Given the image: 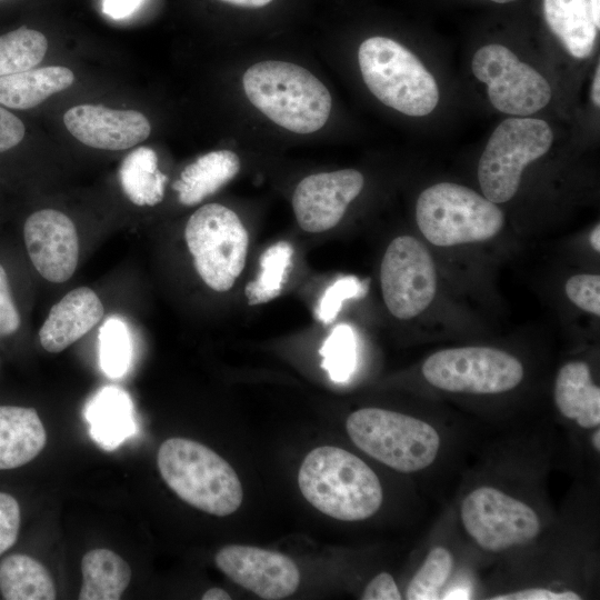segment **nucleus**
<instances>
[{
  "label": "nucleus",
  "mask_w": 600,
  "mask_h": 600,
  "mask_svg": "<svg viewBox=\"0 0 600 600\" xmlns=\"http://www.w3.org/2000/svg\"><path fill=\"white\" fill-rule=\"evenodd\" d=\"M298 484L309 503L341 521L366 520L383 502L377 473L358 456L339 447L311 450L299 469Z\"/></svg>",
  "instance_id": "nucleus-1"
},
{
  "label": "nucleus",
  "mask_w": 600,
  "mask_h": 600,
  "mask_svg": "<svg viewBox=\"0 0 600 600\" xmlns=\"http://www.w3.org/2000/svg\"><path fill=\"white\" fill-rule=\"evenodd\" d=\"M242 86L249 101L272 122L309 134L328 121L332 99L327 87L296 63L266 60L247 69Z\"/></svg>",
  "instance_id": "nucleus-2"
},
{
  "label": "nucleus",
  "mask_w": 600,
  "mask_h": 600,
  "mask_svg": "<svg viewBox=\"0 0 600 600\" xmlns=\"http://www.w3.org/2000/svg\"><path fill=\"white\" fill-rule=\"evenodd\" d=\"M346 430L359 450L401 473L428 470L443 450L434 424L389 409H358L348 416Z\"/></svg>",
  "instance_id": "nucleus-3"
},
{
  "label": "nucleus",
  "mask_w": 600,
  "mask_h": 600,
  "mask_svg": "<svg viewBox=\"0 0 600 600\" xmlns=\"http://www.w3.org/2000/svg\"><path fill=\"white\" fill-rule=\"evenodd\" d=\"M157 466L167 486L184 502L209 514L238 510L243 490L234 469L207 446L169 438L160 446Z\"/></svg>",
  "instance_id": "nucleus-4"
},
{
  "label": "nucleus",
  "mask_w": 600,
  "mask_h": 600,
  "mask_svg": "<svg viewBox=\"0 0 600 600\" xmlns=\"http://www.w3.org/2000/svg\"><path fill=\"white\" fill-rule=\"evenodd\" d=\"M458 517L468 540L489 554L526 548L536 542L546 528L538 507L492 483L471 488L459 503Z\"/></svg>",
  "instance_id": "nucleus-5"
},
{
  "label": "nucleus",
  "mask_w": 600,
  "mask_h": 600,
  "mask_svg": "<svg viewBox=\"0 0 600 600\" xmlns=\"http://www.w3.org/2000/svg\"><path fill=\"white\" fill-rule=\"evenodd\" d=\"M358 62L366 86L383 104L411 117L427 116L437 107L433 76L399 42L369 38L359 47Z\"/></svg>",
  "instance_id": "nucleus-6"
},
{
  "label": "nucleus",
  "mask_w": 600,
  "mask_h": 600,
  "mask_svg": "<svg viewBox=\"0 0 600 600\" xmlns=\"http://www.w3.org/2000/svg\"><path fill=\"white\" fill-rule=\"evenodd\" d=\"M416 220L422 236L438 247L487 241L504 224L497 203L452 182L436 183L420 193Z\"/></svg>",
  "instance_id": "nucleus-7"
},
{
  "label": "nucleus",
  "mask_w": 600,
  "mask_h": 600,
  "mask_svg": "<svg viewBox=\"0 0 600 600\" xmlns=\"http://www.w3.org/2000/svg\"><path fill=\"white\" fill-rule=\"evenodd\" d=\"M184 238L194 268L214 291L230 290L247 259L249 234L240 218L219 203H207L189 218Z\"/></svg>",
  "instance_id": "nucleus-8"
},
{
  "label": "nucleus",
  "mask_w": 600,
  "mask_h": 600,
  "mask_svg": "<svg viewBox=\"0 0 600 600\" xmlns=\"http://www.w3.org/2000/svg\"><path fill=\"white\" fill-rule=\"evenodd\" d=\"M424 380L450 393L491 396L516 389L524 378L522 362L508 351L482 346L448 348L421 367Z\"/></svg>",
  "instance_id": "nucleus-9"
},
{
  "label": "nucleus",
  "mask_w": 600,
  "mask_h": 600,
  "mask_svg": "<svg viewBox=\"0 0 600 600\" xmlns=\"http://www.w3.org/2000/svg\"><path fill=\"white\" fill-rule=\"evenodd\" d=\"M550 126L536 118H508L492 132L480 157L478 180L483 196L503 203L517 193L524 168L548 152Z\"/></svg>",
  "instance_id": "nucleus-10"
},
{
  "label": "nucleus",
  "mask_w": 600,
  "mask_h": 600,
  "mask_svg": "<svg viewBox=\"0 0 600 600\" xmlns=\"http://www.w3.org/2000/svg\"><path fill=\"white\" fill-rule=\"evenodd\" d=\"M437 270L427 247L417 238H394L383 254L380 286L389 312L409 320L422 313L437 293Z\"/></svg>",
  "instance_id": "nucleus-11"
},
{
  "label": "nucleus",
  "mask_w": 600,
  "mask_h": 600,
  "mask_svg": "<svg viewBox=\"0 0 600 600\" xmlns=\"http://www.w3.org/2000/svg\"><path fill=\"white\" fill-rule=\"evenodd\" d=\"M471 69L487 84L492 106L503 113L526 117L544 108L551 99L547 79L504 46L491 43L478 49Z\"/></svg>",
  "instance_id": "nucleus-12"
},
{
  "label": "nucleus",
  "mask_w": 600,
  "mask_h": 600,
  "mask_svg": "<svg viewBox=\"0 0 600 600\" xmlns=\"http://www.w3.org/2000/svg\"><path fill=\"white\" fill-rule=\"evenodd\" d=\"M214 562L230 580L266 600H279L296 592L300 572L286 554L258 547L229 544Z\"/></svg>",
  "instance_id": "nucleus-13"
},
{
  "label": "nucleus",
  "mask_w": 600,
  "mask_h": 600,
  "mask_svg": "<svg viewBox=\"0 0 600 600\" xmlns=\"http://www.w3.org/2000/svg\"><path fill=\"white\" fill-rule=\"evenodd\" d=\"M363 184L362 173L354 169L313 173L303 178L292 196L299 227L311 233L336 227Z\"/></svg>",
  "instance_id": "nucleus-14"
},
{
  "label": "nucleus",
  "mask_w": 600,
  "mask_h": 600,
  "mask_svg": "<svg viewBox=\"0 0 600 600\" xmlns=\"http://www.w3.org/2000/svg\"><path fill=\"white\" fill-rule=\"evenodd\" d=\"M23 237L40 276L56 283L72 277L79 259V239L69 217L54 209L36 211L24 223Z\"/></svg>",
  "instance_id": "nucleus-15"
},
{
  "label": "nucleus",
  "mask_w": 600,
  "mask_h": 600,
  "mask_svg": "<svg viewBox=\"0 0 600 600\" xmlns=\"http://www.w3.org/2000/svg\"><path fill=\"white\" fill-rule=\"evenodd\" d=\"M68 131L83 144L102 150H124L144 141L151 126L136 110H114L103 106L79 104L63 116Z\"/></svg>",
  "instance_id": "nucleus-16"
},
{
  "label": "nucleus",
  "mask_w": 600,
  "mask_h": 600,
  "mask_svg": "<svg viewBox=\"0 0 600 600\" xmlns=\"http://www.w3.org/2000/svg\"><path fill=\"white\" fill-rule=\"evenodd\" d=\"M102 316V302L92 289H73L51 308L39 331L40 343L58 353L89 332Z\"/></svg>",
  "instance_id": "nucleus-17"
},
{
  "label": "nucleus",
  "mask_w": 600,
  "mask_h": 600,
  "mask_svg": "<svg viewBox=\"0 0 600 600\" xmlns=\"http://www.w3.org/2000/svg\"><path fill=\"white\" fill-rule=\"evenodd\" d=\"M553 401L560 416L582 430L600 428V388L581 360L564 363L556 376Z\"/></svg>",
  "instance_id": "nucleus-18"
},
{
  "label": "nucleus",
  "mask_w": 600,
  "mask_h": 600,
  "mask_svg": "<svg viewBox=\"0 0 600 600\" xmlns=\"http://www.w3.org/2000/svg\"><path fill=\"white\" fill-rule=\"evenodd\" d=\"M46 443L47 432L34 408L0 406V471L31 462Z\"/></svg>",
  "instance_id": "nucleus-19"
},
{
  "label": "nucleus",
  "mask_w": 600,
  "mask_h": 600,
  "mask_svg": "<svg viewBox=\"0 0 600 600\" xmlns=\"http://www.w3.org/2000/svg\"><path fill=\"white\" fill-rule=\"evenodd\" d=\"M84 417L91 438L106 450L116 449L137 432L131 398L114 386L103 387L91 397Z\"/></svg>",
  "instance_id": "nucleus-20"
},
{
  "label": "nucleus",
  "mask_w": 600,
  "mask_h": 600,
  "mask_svg": "<svg viewBox=\"0 0 600 600\" xmlns=\"http://www.w3.org/2000/svg\"><path fill=\"white\" fill-rule=\"evenodd\" d=\"M239 170L237 153L227 149L211 151L188 164L172 189L178 192L180 203L196 206L232 180Z\"/></svg>",
  "instance_id": "nucleus-21"
},
{
  "label": "nucleus",
  "mask_w": 600,
  "mask_h": 600,
  "mask_svg": "<svg viewBox=\"0 0 600 600\" xmlns=\"http://www.w3.org/2000/svg\"><path fill=\"white\" fill-rule=\"evenodd\" d=\"M543 14L550 30L573 58L591 54L599 28L590 0H543Z\"/></svg>",
  "instance_id": "nucleus-22"
},
{
  "label": "nucleus",
  "mask_w": 600,
  "mask_h": 600,
  "mask_svg": "<svg viewBox=\"0 0 600 600\" xmlns=\"http://www.w3.org/2000/svg\"><path fill=\"white\" fill-rule=\"evenodd\" d=\"M74 81L67 67L50 66L0 77V103L26 110L44 101L53 93L69 88Z\"/></svg>",
  "instance_id": "nucleus-23"
},
{
  "label": "nucleus",
  "mask_w": 600,
  "mask_h": 600,
  "mask_svg": "<svg viewBox=\"0 0 600 600\" xmlns=\"http://www.w3.org/2000/svg\"><path fill=\"white\" fill-rule=\"evenodd\" d=\"M0 594L6 600H53L57 590L40 561L14 552L0 560Z\"/></svg>",
  "instance_id": "nucleus-24"
},
{
  "label": "nucleus",
  "mask_w": 600,
  "mask_h": 600,
  "mask_svg": "<svg viewBox=\"0 0 600 600\" xmlns=\"http://www.w3.org/2000/svg\"><path fill=\"white\" fill-rule=\"evenodd\" d=\"M82 587L79 600H118L128 588L131 569L128 562L109 549L88 551L81 560Z\"/></svg>",
  "instance_id": "nucleus-25"
},
{
  "label": "nucleus",
  "mask_w": 600,
  "mask_h": 600,
  "mask_svg": "<svg viewBox=\"0 0 600 600\" xmlns=\"http://www.w3.org/2000/svg\"><path fill=\"white\" fill-rule=\"evenodd\" d=\"M119 180L123 192L132 203L153 207L162 201L168 178L158 168L154 150L140 147L122 160Z\"/></svg>",
  "instance_id": "nucleus-26"
},
{
  "label": "nucleus",
  "mask_w": 600,
  "mask_h": 600,
  "mask_svg": "<svg viewBox=\"0 0 600 600\" xmlns=\"http://www.w3.org/2000/svg\"><path fill=\"white\" fill-rule=\"evenodd\" d=\"M293 247L286 240L267 248L259 259L260 271L244 288L249 306L269 302L282 293L292 268Z\"/></svg>",
  "instance_id": "nucleus-27"
},
{
  "label": "nucleus",
  "mask_w": 600,
  "mask_h": 600,
  "mask_svg": "<svg viewBox=\"0 0 600 600\" xmlns=\"http://www.w3.org/2000/svg\"><path fill=\"white\" fill-rule=\"evenodd\" d=\"M454 569L456 557L452 550L444 544H434L409 580L404 598L407 600L442 599Z\"/></svg>",
  "instance_id": "nucleus-28"
},
{
  "label": "nucleus",
  "mask_w": 600,
  "mask_h": 600,
  "mask_svg": "<svg viewBox=\"0 0 600 600\" xmlns=\"http://www.w3.org/2000/svg\"><path fill=\"white\" fill-rule=\"evenodd\" d=\"M47 49L44 34L27 27L0 36V77L33 69Z\"/></svg>",
  "instance_id": "nucleus-29"
},
{
  "label": "nucleus",
  "mask_w": 600,
  "mask_h": 600,
  "mask_svg": "<svg viewBox=\"0 0 600 600\" xmlns=\"http://www.w3.org/2000/svg\"><path fill=\"white\" fill-rule=\"evenodd\" d=\"M132 339L126 322L111 317L99 330L100 367L109 378L127 373L132 360Z\"/></svg>",
  "instance_id": "nucleus-30"
},
{
  "label": "nucleus",
  "mask_w": 600,
  "mask_h": 600,
  "mask_svg": "<svg viewBox=\"0 0 600 600\" xmlns=\"http://www.w3.org/2000/svg\"><path fill=\"white\" fill-rule=\"evenodd\" d=\"M321 367L334 382H344L352 374L357 361V341L353 329L344 323L336 326L320 350Z\"/></svg>",
  "instance_id": "nucleus-31"
},
{
  "label": "nucleus",
  "mask_w": 600,
  "mask_h": 600,
  "mask_svg": "<svg viewBox=\"0 0 600 600\" xmlns=\"http://www.w3.org/2000/svg\"><path fill=\"white\" fill-rule=\"evenodd\" d=\"M366 293L363 283L354 276H346L334 281L320 298L317 318L324 324L331 323L341 310L343 301Z\"/></svg>",
  "instance_id": "nucleus-32"
},
{
  "label": "nucleus",
  "mask_w": 600,
  "mask_h": 600,
  "mask_svg": "<svg viewBox=\"0 0 600 600\" xmlns=\"http://www.w3.org/2000/svg\"><path fill=\"white\" fill-rule=\"evenodd\" d=\"M568 299L578 308L600 316V276L579 273L570 277L564 286Z\"/></svg>",
  "instance_id": "nucleus-33"
},
{
  "label": "nucleus",
  "mask_w": 600,
  "mask_h": 600,
  "mask_svg": "<svg viewBox=\"0 0 600 600\" xmlns=\"http://www.w3.org/2000/svg\"><path fill=\"white\" fill-rule=\"evenodd\" d=\"M21 527V507L17 498L0 491V557L18 540Z\"/></svg>",
  "instance_id": "nucleus-34"
},
{
  "label": "nucleus",
  "mask_w": 600,
  "mask_h": 600,
  "mask_svg": "<svg viewBox=\"0 0 600 600\" xmlns=\"http://www.w3.org/2000/svg\"><path fill=\"white\" fill-rule=\"evenodd\" d=\"M488 598L490 600H578L581 596L571 589L538 586L501 591Z\"/></svg>",
  "instance_id": "nucleus-35"
},
{
  "label": "nucleus",
  "mask_w": 600,
  "mask_h": 600,
  "mask_svg": "<svg viewBox=\"0 0 600 600\" xmlns=\"http://www.w3.org/2000/svg\"><path fill=\"white\" fill-rule=\"evenodd\" d=\"M20 327V314L10 293L4 268L0 264V337L16 332Z\"/></svg>",
  "instance_id": "nucleus-36"
},
{
  "label": "nucleus",
  "mask_w": 600,
  "mask_h": 600,
  "mask_svg": "<svg viewBox=\"0 0 600 600\" xmlns=\"http://www.w3.org/2000/svg\"><path fill=\"white\" fill-rule=\"evenodd\" d=\"M360 598L363 600H400L403 597L393 577L388 572H381L369 581Z\"/></svg>",
  "instance_id": "nucleus-37"
},
{
  "label": "nucleus",
  "mask_w": 600,
  "mask_h": 600,
  "mask_svg": "<svg viewBox=\"0 0 600 600\" xmlns=\"http://www.w3.org/2000/svg\"><path fill=\"white\" fill-rule=\"evenodd\" d=\"M24 136L22 121L10 111L0 107V152L17 146Z\"/></svg>",
  "instance_id": "nucleus-38"
},
{
  "label": "nucleus",
  "mask_w": 600,
  "mask_h": 600,
  "mask_svg": "<svg viewBox=\"0 0 600 600\" xmlns=\"http://www.w3.org/2000/svg\"><path fill=\"white\" fill-rule=\"evenodd\" d=\"M142 0H103L102 11L112 19H123L133 13Z\"/></svg>",
  "instance_id": "nucleus-39"
},
{
  "label": "nucleus",
  "mask_w": 600,
  "mask_h": 600,
  "mask_svg": "<svg viewBox=\"0 0 600 600\" xmlns=\"http://www.w3.org/2000/svg\"><path fill=\"white\" fill-rule=\"evenodd\" d=\"M202 600H230L231 597L221 588L213 587L208 589L201 597Z\"/></svg>",
  "instance_id": "nucleus-40"
},
{
  "label": "nucleus",
  "mask_w": 600,
  "mask_h": 600,
  "mask_svg": "<svg viewBox=\"0 0 600 600\" xmlns=\"http://www.w3.org/2000/svg\"><path fill=\"white\" fill-rule=\"evenodd\" d=\"M221 1L233 4V6L243 7V8H260V7L267 6L272 0H221Z\"/></svg>",
  "instance_id": "nucleus-41"
},
{
  "label": "nucleus",
  "mask_w": 600,
  "mask_h": 600,
  "mask_svg": "<svg viewBox=\"0 0 600 600\" xmlns=\"http://www.w3.org/2000/svg\"><path fill=\"white\" fill-rule=\"evenodd\" d=\"M591 97H592L593 103L597 107H599L600 106V67L599 66L596 69L593 83H592Z\"/></svg>",
  "instance_id": "nucleus-42"
},
{
  "label": "nucleus",
  "mask_w": 600,
  "mask_h": 600,
  "mask_svg": "<svg viewBox=\"0 0 600 600\" xmlns=\"http://www.w3.org/2000/svg\"><path fill=\"white\" fill-rule=\"evenodd\" d=\"M589 242L592 249L597 252L600 251V226L599 223L592 229L589 236Z\"/></svg>",
  "instance_id": "nucleus-43"
},
{
  "label": "nucleus",
  "mask_w": 600,
  "mask_h": 600,
  "mask_svg": "<svg viewBox=\"0 0 600 600\" xmlns=\"http://www.w3.org/2000/svg\"><path fill=\"white\" fill-rule=\"evenodd\" d=\"M590 444L596 453L600 452V428L591 430Z\"/></svg>",
  "instance_id": "nucleus-44"
},
{
  "label": "nucleus",
  "mask_w": 600,
  "mask_h": 600,
  "mask_svg": "<svg viewBox=\"0 0 600 600\" xmlns=\"http://www.w3.org/2000/svg\"><path fill=\"white\" fill-rule=\"evenodd\" d=\"M592 14L597 27H600V0H590Z\"/></svg>",
  "instance_id": "nucleus-45"
},
{
  "label": "nucleus",
  "mask_w": 600,
  "mask_h": 600,
  "mask_svg": "<svg viewBox=\"0 0 600 600\" xmlns=\"http://www.w3.org/2000/svg\"><path fill=\"white\" fill-rule=\"evenodd\" d=\"M491 1L497 2V3H507V2H511L516 0H491Z\"/></svg>",
  "instance_id": "nucleus-46"
}]
</instances>
